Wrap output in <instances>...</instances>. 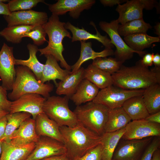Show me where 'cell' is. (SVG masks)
Returning <instances> with one entry per match:
<instances>
[{
  "mask_svg": "<svg viewBox=\"0 0 160 160\" xmlns=\"http://www.w3.org/2000/svg\"><path fill=\"white\" fill-rule=\"evenodd\" d=\"M90 24L92 25L95 29L96 31V34H93L87 31L83 27L80 29L72 25L69 22L65 23V28L66 29L69 30L72 33L71 41H86L89 39H93L101 43L105 47V48L112 49L114 46L111 43L110 39L108 38L107 36L102 35L98 31L94 22H91Z\"/></svg>",
  "mask_w": 160,
  "mask_h": 160,
  "instance_id": "obj_19",
  "label": "cell"
},
{
  "mask_svg": "<svg viewBox=\"0 0 160 160\" xmlns=\"http://www.w3.org/2000/svg\"><path fill=\"white\" fill-rule=\"evenodd\" d=\"M66 154L64 144L55 139L45 136H40L35 146L27 158L40 160L52 156Z\"/></svg>",
  "mask_w": 160,
  "mask_h": 160,
  "instance_id": "obj_12",
  "label": "cell"
},
{
  "mask_svg": "<svg viewBox=\"0 0 160 160\" xmlns=\"http://www.w3.org/2000/svg\"><path fill=\"white\" fill-rule=\"evenodd\" d=\"M144 6L143 0H127L123 4H118L116 10L119 16L117 19L119 23L123 24L136 19L143 18Z\"/></svg>",
  "mask_w": 160,
  "mask_h": 160,
  "instance_id": "obj_17",
  "label": "cell"
},
{
  "mask_svg": "<svg viewBox=\"0 0 160 160\" xmlns=\"http://www.w3.org/2000/svg\"><path fill=\"white\" fill-rule=\"evenodd\" d=\"M29 52V57L26 60L16 59L15 65L26 66L31 70L35 74L37 80L40 81L44 64L38 60L36 56L39 51L37 46L31 43L27 45Z\"/></svg>",
  "mask_w": 160,
  "mask_h": 160,
  "instance_id": "obj_30",
  "label": "cell"
},
{
  "mask_svg": "<svg viewBox=\"0 0 160 160\" xmlns=\"http://www.w3.org/2000/svg\"><path fill=\"white\" fill-rule=\"evenodd\" d=\"M7 26L23 25H43L48 21L47 13L29 10L11 12L10 15H3Z\"/></svg>",
  "mask_w": 160,
  "mask_h": 160,
  "instance_id": "obj_15",
  "label": "cell"
},
{
  "mask_svg": "<svg viewBox=\"0 0 160 160\" xmlns=\"http://www.w3.org/2000/svg\"><path fill=\"white\" fill-rule=\"evenodd\" d=\"M119 25L117 20H112L110 23L101 21L99 23L100 28L108 35L111 42L116 47L114 52L115 58L124 63L132 58L134 53L142 57L146 52L140 53L135 51L128 46L118 32Z\"/></svg>",
  "mask_w": 160,
  "mask_h": 160,
  "instance_id": "obj_8",
  "label": "cell"
},
{
  "mask_svg": "<svg viewBox=\"0 0 160 160\" xmlns=\"http://www.w3.org/2000/svg\"><path fill=\"white\" fill-rule=\"evenodd\" d=\"M155 30V33L158 35V37H160V23H157L154 26Z\"/></svg>",
  "mask_w": 160,
  "mask_h": 160,
  "instance_id": "obj_50",
  "label": "cell"
},
{
  "mask_svg": "<svg viewBox=\"0 0 160 160\" xmlns=\"http://www.w3.org/2000/svg\"><path fill=\"white\" fill-rule=\"evenodd\" d=\"M145 119L151 122L160 124V111L150 114Z\"/></svg>",
  "mask_w": 160,
  "mask_h": 160,
  "instance_id": "obj_45",
  "label": "cell"
},
{
  "mask_svg": "<svg viewBox=\"0 0 160 160\" xmlns=\"http://www.w3.org/2000/svg\"><path fill=\"white\" fill-rule=\"evenodd\" d=\"M160 136V124L145 119L132 121L125 127L122 139L124 140L140 139Z\"/></svg>",
  "mask_w": 160,
  "mask_h": 160,
  "instance_id": "obj_11",
  "label": "cell"
},
{
  "mask_svg": "<svg viewBox=\"0 0 160 160\" xmlns=\"http://www.w3.org/2000/svg\"><path fill=\"white\" fill-rule=\"evenodd\" d=\"M154 54L153 53H145L142 57V60H140L142 65L145 67H148L152 66L153 64V58Z\"/></svg>",
  "mask_w": 160,
  "mask_h": 160,
  "instance_id": "obj_41",
  "label": "cell"
},
{
  "mask_svg": "<svg viewBox=\"0 0 160 160\" xmlns=\"http://www.w3.org/2000/svg\"><path fill=\"white\" fill-rule=\"evenodd\" d=\"M144 89L128 90L112 85L101 89L93 102L102 104L109 109L122 107L127 99L143 95Z\"/></svg>",
  "mask_w": 160,
  "mask_h": 160,
  "instance_id": "obj_7",
  "label": "cell"
},
{
  "mask_svg": "<svg viewBox=\"0 0 160 160\" xmlns=\"http://www.w3.org/2000/svg\"><path fill=\"white\" fill-rule=\"evenodd\" d=\"M35 129L39 136H45L55 139L63 143L60 127L44 113L39 114L35 119Z\"/></svg>",
  "mask_w": 160,
  "mask_h": 160,
  "instance_id": "obj_18",
  "label": "cell"
},
{
  "mask_svg": "<svg viewBox=\"0 0 160 160\" xmlns=\"http://www.w3.org/2000/svg\"><path fill=\"white\" fill-rule=\"evenodd\" d=\"M1 146L2 153L0 160H24L34 150L35 143L19 146L9 141H2Z\"/></svg>",
  "mask_w": 160,
  "mask_h": 160,
  "instance_id": "obj_20",
  "label": "cell"
},
{
  "mask_svg": "<svg viewBox=\"0 0 160 160\" xmlns=\"http://www.w3.org/2000/svg\"><path fill=\"white\" fill-rule=\"evenodd\" d=\"M11 102L8 100L7 90L0 86V109L9 113Z\"/></svg>",
  "mask_w": 160,
  "mask_h": 160,
  "instance_id": "obj_40",
  "label": "cell"
},
{
  "mask_svg": "<svg viewBox=\"0 0 160 160\" xmlns=\"http://www.w3.org/2000/svg\"><path fill=\"white\" fill-rule=\"evenodd\" d=\"M153 137L140 139L124 140L118 143L112 160H140Z\"/></svg>",
  "mask_w": 160,
  "mask_h": 160,
  "instance_id": "obj_9",
  "label": "cell"
},
{
  "mask_svg": "<svg viewBox=\"0 0 160 160\" xmlns=\"http://www.w3.org/2000/svg\"><path fill=\"white\" fill-rule=\"evenodd\" d=\"M69 98L52 96L46 98L43 108V112L55 121L59 127H75L78 121L73 111L69 108Z\"/></svg>",
  "mask_w": 160,
  "mask_h": 160,
  "instance_id": "obj_6",
  "label": "cell"
},
{
  "mask_svg": "<svg viewBox=\"0 0 160 160\" xmlns=\"http://www.w3.org/2000/svg\"><path fill=\"white\" fill-rule=\"evenodd\" d=\"M123 62L112 57H99L93 60L91 64L97 68L111 75L117 72Z\"/></svg>",
  "mask_w": 160,
  "mask_h": 160,
  "instance_id": "obj_35",
  "label": "cell"
},
{
  "mask_svg": "<svg viewBox=\"0 0 160 160\" xmlns=\"http://www.w3.org/2000/svg\"><path fill=\"white\" fill-rule=\"evenodd\" d=\"M31 115L25 112L14 113H9L6 116L7 120L4 134L0 140L2 141H8L14 132L20 127L25 120L31 117Z\"/></svg>",
  "mask_w": 160,
  "mask_h": 160,
  "instance_id": "obj_34",
  "label": "cell"
},
{
  "mask_svg": "<svg viewBox=\"0 0 160 160\" xmlns=\"http://www.w3.org/2000/svg\"><path fill=\"white\" fill-rule=\"evenodd\" d=\"M84 68L81 67L72 72L64 80L57 84L56 93L58 95H64L69 98L76 92L77 88L83 79Z\"/></svg>",
  "mask_w": 160,
  "mask_h": 160,
  "instance_id": "obj_25",
  "label": "cell"
},
{
  "mask_svg": "<svg viewBox=\"0 0 160 160\" xmlns=\"http://www.w3.org/2000/svg\"><path fill=\"white\" fill-rule=\"evenodd\" d=\"M160 136L153 137L147 147L140 160H151L154 152L160 148Z\"/></svg>",
  "mask_w": 160,
  "mask_h": 160,
  "instance_id": "obj_38",
  "label": "cell"
},
{
  "mask_svg": "<svg viewBox=\"0 0 160 160\" xmlns=\"http://www.w3.org/2000/svg\"><path fill=\"white\" fill-rule=\"evenodd\" d=\"M144 6V9L146 10L152 9L154 7H157L158 3L154 0H143Z\"/></svg>",
  "mask_w": 160,
  "mask_h": 160,
  "instance_id": "obj_46",
  "label": "cell"
},
{
  "mask_svg": "<svg viewBox=\"0 0 160 160\" xmlns=\"http://www.w3.org/2000/svg\"><path fill=\"white\" fill-rule=\"evenodd\" d=\"M13 47L4 43L0 51V77L2 86L6 90H12L16 78Z\"/></svg>",
  "mask_w": 160,
  "mask_h": 160,
  "instance_id": "obj_10",
  "label": "cell"
},
{
  "mask_svg": "<svg viewBox=\"0 0 160 160\" xmlns=\"http://www.w3.org/2000/svg\"><path fill=\"white\" fill-rule=\"evenodd\" d=\"M39 137L36 131L35 120L30 117L23 122L8 141L16 145L23 146L36 143Z\"/></svg>",
  "mask_w": 160,
  "mask_h": 160,
  "instance_id": "obj_16",
  "label": "cell"
},
{
  "mask_svg": "<svg viewBox=\"0 0 160 160\" xmlns=\"http://www.w3.org/2000/svg\"><path fill=\"white\" fill-rule=\"evenodd\" d=\"M125 0H101V3L105 6L112 7L117 4H119L126 2Z\"/></svg>",
  "mask_w": 160,
  "mask_h": 160,
  "instance_id": "obj_43",
  "label": "cell"
},
{
  "mask_svg": "<svg viewBox=\"0 0 160 160\" xmlns=\"http://www.w3.org/2000/svg\"><path fill=\"white\" fill-rule=\"evenodd\" d=\"M153 63L155 67H160V55L158 53L154 54L153 58Z\"/></svg>",
  "mask_w": 160,
  "mask_h": 160,
  "instance_id": "obj_48",
  "label": "cell"
},
{
  "mask_svg": "<svg viewBox=\"0 0 160 160\" xmlns=\"http://www.w3.org/2000/svg\"><path fill=\"white\" fill-rule=\"evenodd\" d=\"M109 109L92 101L76 106L73 111L78 122L100 136L105 133Z\"/></svg>",
  "mask_w": 160,
  "mask_h": 160,
  "instance_id": "obj_5",
  "label": "cell"
},
{
  "mask_svg": "<svg viewBox=\"0 0 160 160\" xmlns=\"http://www.w3.org/2000/svg\"><path fill=\"white\" fill-rule=\"evenodd\" d=\"M46 99L41 95L36 93L24 95L11 102L9 113H28L35 120L39 114L43 112V108Z\"/></svg>",
  "mask_w": 160,
  "mask_h": 160,
  "instance_id": "obj_13",
  "label": "cell"
},
{
  "mask_svg": "<svg viewBox=\"0 0 160 160\" xmlns=\"http://www.w3.org/2000/svg\"><path fill=\"white\" fill-rule=\"evenodd\" d=\"M15 69L16 78L12 91L7 95L9 99L13 101L28 93L37 94L46 99L50 96L54 88L52 84L38 81L34 73L26 66L18 65Z\"/></svg>",
  "mask_w": 160,
  "mask_h": 160,
  "instance_id": "obj_4",
  "label": "cell"
},
{
  "mask_svg": "<svg viewBox=\"0 0 160 160\" xmlns=\"http://www.w3.org/2000/svg\"><path fill=\"white\" fill-rule=\"evenodd\" d=\"M83 79L88 80L100 89L113 85V84L111 75L97 68L92 64L84 69Z\"/></svg>",
  "mask_w": 160,
  "mask_h": 160,
  "instance_id": "obj_28",
  "label": "cell"
},
{
  "mask_svg": "<svg viewBox=\"0 0 160 160\" xmlns=\"http://www.w3.org/2000/svg\"><path fill=\"white\" fill-rule=\"evenodd\" d=\"M7 123V120L6 116L0 118V140L4 136Z\"/></svg>",
  "mask_w": 160,
  "mask_h": 160,
  "instance_id": "obj_44",
  "label": "cell"
},
{
  "mask_svg": "<svg viewBox=\"0 0 160 160\" xmlns=\"http://www.w3.org/2000/svg\"><path fill=\"white\" fill-rule=\"evenodd\" d=\"M80 42L81 47L80 56L77 62L71 66L72 72L78 70L81 67L82 64L89 60H93L97 57H105L114 55V52L112 49L105 48L101 52H96L92 49L91 42L81 41Z\"/></svg>",
  "mask_w": 160,
  "mask_h": 160,
  "instance_id": "obj_24",
  "label": "cell"
},
{
  "mask_svg": "<svg viewBox=\"0 0 160 160\" xmlns=\"http://www.w3.org/2000/svg\"><path fill=\"white\" fill-rule=\"evenodd\" d=\"M95 3L94 0H59L47 5L52 15L58 16L69 12L71 17L76 19L83 11L90 9Z\"/></svg>",
  "mask_w": 160,
  "mask_h": 160,
  "instance_id": "obj_14",
  "label": "cell"
},
{
  "mask_svg": "<svg viewBox=\"0 0 160 160\" xmlns=\"http://www.w3.org/2000/svg\"><path fill=\"white\" fill-rule=\"evenodd\" d=\"M2 153L1 141L0 140V158Z\"/></svg>",
  "mask_w": 160,
  "mask_h": 160,
  "instance_id": "obj_52",
  "label": "cell"
},
{
  "mask_svg": "<svg viewBox=\"0 0 160 160\" xmlns=\"http://www.w3.org/2000/svg\"><path fill=\"white\" fill-rule=\"evenodd\" d=\"M47 59L44 64L40 82L44 83L51 80L54 81L55 85L57 84L56 79L64 80L71 73V71L60 68L57 61L51 55L45 56Z\"/></svg>",
  "mask_w": 160,
  "mask_h": 160,
  "instance_id": "obj_21",
  "label": "cell"
},
{
  "mask_svg": "<svg viewBox=\"0 0 160 160\" xmlns=\"http://www.w3.org/2000/svg\"><path fill=\"white\" fill-rule=\"evenodd\" d=\"M9 113V112L0 109V118L6 116Z\"/></svg>",
  "mask_w": 160,
  "mask_h": 160,
  "instance_id": "obj_51",
  "label": "cell"
},
{
  "mask_svg": "<svg viewBox=\"0 0 160 160\" xmlns=\"http://www.w3.org/2000/svg\"><path fill=\"white\" fill-rule=\"evenodd\" d=\"M131 121L122 107L109 109L105 133L113 132L124 128Z\"/></svg>",
  "mask_w": 160,
  "mask_h": 160,
  "instance_id": "obj_27",
  "label": "cell"
},
{
  "mask_svg": "<svg viewBox=\"0 0 160 160\" xmlns=\"http://www.w3.org/2000/svg\"><path fill=\"white\" fill-rule=\"evenodd\" d=\"M111 75L113 85L126 89H145L154 84H160V67L149 69L143 66L140 60L133 66L122 65Z\"/></svg>",
  "mask_w": 160,
  "mask_h": 160,
  "instance_id": "obj_1",
  "label": "cell"
},
{
  "mask_svg": "<svg viewBox=\"0 0 160 160\" xmlns=\"http://www.w3.org/2000/svg\"><path fill=\"white\" fill-rule=\"evenodd\" d=\"M152 28L150 24L145 22L142 18L119 25L118 31L121 36L124 37L136 33H146Z\"/></svg>",
  "mask_w": 160,
  "mask_h": 160,
  "instance_id": "obj_33",
  "label": "cell"
},
{
  "mask_svg": "<svg viewBox=\"0 0 160 160\" xmlns=\"http://www.w3.org/2000/svg\"><path fill=\"white\" fill-rule=\"evenodd\" d=\"M99 89L86 79H83L78 87L75 92L69 99L76 105L92 101L97 95Z\"/></svg>",
  "mask_w": 160,
  "mask_h": 160,
  "instance_id": "obj_22",
  "label": "cell"
},
{
  "mask_svg": "<svg viewBox=\"0 0 160 160\" xmlns=\"http://www.w3.org/2000/svg\"><path fill=\"white\" fill-rule=\"evenodd\" d=\"M65 23L61 22L58 16L52 15L47 22L43 25L49 38L48 44L45 47L39 49L40 55H51L57 61H60L61 66L71 71V66L65 59L63 52L64 50L63 41L65 37L71 38L70 33L65 27Z\"/></svg>",
  "mask_w": 160,
  "mask_h": 160,
  "instance_id": "obj_3",
  "label": "cell"
},
{
  "mask_svg": "<svg viewBox=\"0 0 160 160\" xmlns=\"http://www.w3.org/2000/svg\"><path fill=\"white\" fill-rule=\"evenodd\" d=\"M145 105L149 114L160 111V85L156 84L144 89L142 95Z\"/></svg>",
  "mask_w": 160,
  "mask_h": 160,
  "instance_id": "obj_31",
  "label": "cell"
},
{
  "mask_svg": "<svg viewBox=\"0 0 160 160\" xmlns=\"http://www.w3.org/2000/svg\"><path fill=\"white\" fill-rule=\"evenodd\" d=\"M102 145L100 143L75 160H102Z\"/></svg>",
  "mask_w": 160,
  "mask_h": 160,
  "instance_id": "obj_39",
  "label": "cell"
},
{
  "mask_svg": "<svg viewBox=\"0 0 160 160\" xmlns=\"http://www.w3.org/2000/svg\"><path fill=\"white\" fill-rule=\"evenodd\" d=\"M39 3H43L47 5L42 0H12L8 3L11 12L31 10Z\"/></svg>",
  "mask_w": 160,
  "mask_h": 160,
  "instance_id": "obj_36",
  "label": "cell"
},
{
  "mask_svg": "<svg viewBox=\"0 0 160 160\" xmlns=\"http://www.w3.org/2000/svg\"><path fill=\"white\" fill-rule=\"evenodd\" d=\"M24 160H29L28 159V158H26V159Z\"/></svg>",
  "mask_w": 160,
  "mask_h": 160,
  "instance_id": "obj_53",
  "label": "cell"
},
{
  "mask_svg": "<svg viewBox=\"0 0 160 160\" xmlns=\"http://www.w3.org/2000/svg\"><path fill=\"white\" fill-rule=\"evenodd\" d=\"M40 160H71L66 154L50 156Z\"/></svg>",
  "mask_w": 160,
  "mask_h": 160,
  "instance_id": "obj_47",
  "label": "cell"
},
{
  "mask_svg": "<svg viewBox=\"0 0 160 160\" xmlns=\"http://www.w3.org/2000/svg\"><path fill=\"white\" fill-rule=\"evenodd\" d=\"M47 34L43 25H36L31 31L26 33L24 37L31 38L33 44L38 46L43 44L46 41L48 42L46 37Z\"/></svg>",
  "mask_w": 160,
  "mask_h": 160,
  "instance_id": "obj_37",
  "label": "cell"
},
{
  "mask_svg": "<svg viewBox=\"0 0 160 160\" xmlns=\"http://www.w3.org/2000/svg\"><path fill=\"white\" fill-rule=\"evenodd\" d=\"M35 26L18 25L7 26L0 31V35L8 42L19 44L22 41L25 34Z\"/></svg>",
  "mask_w": 160,
  "mask_h": 160,
  "instance_id": "obj_32",
  "label": "cell"
},
{
  "mask_svg": "<svg viewBox=\"0 0 160 160\" xmlns=\"http://www.w3.org/2000/svg\"><path fill=\"white\" fill-rule=\"evenodd\" d=\"M126 43L133 50L144 53L143 50L150 47L155 42H159L160 37H153L148 35L147 33H140L124 37Z\"/></svg>",
  "mask_w": 160,
  "mask_h": 160,
  "instance_id": "obj_29",
  "label": "cell"
},
{
  "mask_svg": "<svg viewBox=\"0 0 160 160\" xmlns=\"http://www.w3.org/2000/svg\"><path fill=\"white\" fill-rule=\"evenodd\" d=\"M151 160H160V148H159L154 152Z\"/></svg>",
  "mask_w": 160,
  "mask_h": 160,
  "instance_id": "obj_49",
  "label": "cell"
},
{
  "mask_svg": "<svg viewBox=\"0 0 160 160\" xmlns=\"http://www.w3.org/2000/svg\"><path fill=\"white\" fill-rule=\"evenodd\" d=\"M9 0H0V15H9L11 14L8 3L4 2H9Z\"/></svg>",
  "mask_w": 160,
  "mask_h": 160,
  "instance_id": "obj_42",
  "label": "cell"
},
{
  "mask_svg": "<svg viewBox=\"0 0 160 160\" xmlns=\"http://www.w3.org/2000/svg\"><path fill=\"white\" fill-rule=\"evenodd\" d=\"M125 131V127L116 131L105 132L101 136L102 160H112L114 151Z\"/></svg>",
  "mask_w": 160,
  "mask_h": 160,
  "instance_id": "obj_23",
  "label": "cell"
},
{
  "mask_svg": "<svg viewBox=\"0 0 160 160\" xmlns=\"http://www.w3.org/2000/svg\"><path fill=\"white\" fill-rule=\"evenodd\" d=\"M122 107L132 121L145 119L150 115L143 102L142 95L129 98Z\"/></svg>",
  "mask_w": 160,
  "mask_h": 160,
  "instance_id": "obj_26",
  "label": "cell"
},
{
  "mask_svg": "<svg viewBox=\"0 0 160 160\" xmlns=\"http://www.w3.org/2000/svg\"><path fill=\"white\" fill-rule=\"evenodd\" d=\"M66 154L71 160L83 156L100 143L101 136L87 128L79 123L74 127H60Z\"/></svg>",
  "mask_w": 160,
  "mask_h": 160,
  "instance_id": "obj_2",
  "label": "cell"
}]
</instances>
